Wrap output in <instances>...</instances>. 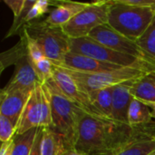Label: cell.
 Wrapping results in <instances>:
<instances>
[{
  "label": "cell",
  "mask_w": 155,
  "mask_h": 155,
  "mask_svg": "<svg viewBox=\"0 0 155 155\" xmlns=\"http://www.w3.org/2000/svg\"><path fill=\"white\" fill-rule=\"evenodd\" d=\"M50 1L47 0H37L36 3L29 9V11L26 13L25 16V25L35 22L37 18L43 16L45 14H46L49 10L50 6Z\"/></svg>",
  "instance_id": "obj_26"
},
{
  "label": "cell",
  "mask_w": 155,
  "mask_h": 155,
  "mask_svg": "<svg viewBox=\"0 0 155 155\" xmlns=\"http://www.w3.org/2000/svg\"><path fill=\"white\" fill-rule=\"evenodd\" d=\"M14 138L6 143H2L0 149V155H12V151L14 147Z\"/></svg>",
  "instance_id": "obj_29"
},
{
  "label": "cell",
  "mask_w": 155,
  "mask_h": 155,
  "mask_svg": "<svg viewBox=\"0 0 155 155\" xmlns=\"http://www.w3.org/2000/svg\"><path fill=\"white\" fill-rule=\"evenodd\" d=\"M50 5H55L44 21L51 25L63 26L74 18L77 14L89 5V3H80L74 1H54Z\"/></svg>",
  "instance_id": "obj_15"
},
{
  "label": "cell",
  "mask_w": 155,
  "mask_h": 155,
  "mask_svg": "<svg viewBox=\"0 0 155 155\" xmlns=\"http://www.w3.org/2000/svg\"><path fill=\"white\" fill-rule=\"evenodd\" d=\"M44 85L52 109V128L63 137L67 151H73L75 149L77 141L81 108L62 93L54 79H51Z\"/></svg>",
  "instance_id": "obj_2"
},
{
  "label": "cell",
  "mask_w": 155,
  "mask_h": 155,
  "mask_svg": "<svg viewBox=\"0 0 155 155\" xmlns=\"http://www.w3.org/2000/svg\"><path fill=\"white\" fill-rule=\"evenodd\" d=\"M134 81H128L114 87L113 120L115 122L128 124V111L131 102L134 98L131 94V87Z\"/></svg>",
  "instance_id": "obj_16"
},
{
  "label": "cell",
  "mask_w": 155,
  "mask_h": 155,
  "mask_svg": "<svg viewBox=\"0 0 155 155\" xmlns=\"http://www.w3.org/2000/svg\"><path fill=\"white\" fill-rule=\"evenodd\" d=\"M70 51L120 66H130L141 61L134 56L115 52L90 37L70 39Z\"/></svg>",
  "instance_id": "obj_9"
},
{
  "label": "cell",
  "mask_w": 155,
  "mask_h": 155,
  "mask_svg": "<svg viewBox=\"0 0 155 155\" xmlns=\"http://www.w3.org/2000/svg\"><path fill=\"white\" fill-rule=\"evenodd\" d=\"M65 155H83L82 153H80L79 152H77L76 150H73V151H70L68 152Z\"/></svg>",
  "instance_id": "obj_31"
},
{
  "label": "cell",
  "mask_w": 155,
  "mask_h": 155,
  "mask_svg": "<svg viewBox=\"0 0 155 155\" xmlns=\"http://www.w3.org/2000/svg\"><path fill=\"white\" fill-rule=\"evenodd\" d=\"M34 65L40 84H45V83L53 79L54 64L50 59L45 57L36 63H34Z\"/></svg>",
  "instance_id": "obj_23"
},
{
  "label": "cell",
  "mask_w": 155,
  "mask_h": 155,
  "mask_svg": "<svg viewBox=\"0 0 155 155\" xmlns=\"http://www.w3.org/2000/svg\"><path fill=\"white\" fill-rule=\"evenodd\" d=\"M153 121L151 109L141 100L133 98L128 111V124L136 127Z\"/></svg>",
  "instance_id": "obj_21"
},
{
  "label": "cell",
  "mask_w": 155,
  "mask_h": 155,
  "mask_svg": "<svg viewBox=\"0 0 155 155\" xmlns=\"http://www.w3.org/2000/svg\"><path fill=\"white\" fill-rule=\"evenodd\" d=\"M123 3L130 5H135L143 8H151L155 10V0H121Z\"/></svg>",
  "instance_id": "obj_28"
},
{
  "label": "cell",
  "mask_w": 155,
  "mask_h": 155,
  "mask_svg": "<svg viewBox=\"0 0 155 155\" xmlns=\"http://www.w3.org/2000/svg\"><path fill=\"white\" fill-rule=\"evenodd\" d=\"M143 102L151 109L152 114H153V120H155V102H145V101H143Z\"/></svg>",
  "instance_id": "obj_30"
},
{
  "label": "cell",
  "mask_w": 155,
  "mask_h": 155,
  "mask_svg": "<svg viewBox=\"0 0 155 155\" xmlns=\"http://www.w3.org/2000/svg\"><path fill=\"white\" fill-rule=\"evenodd\" d=\"M136 44L142 53L143 61L155 68V16L150 26Z\"/></svg>",
  "instance_id": "obj_20"
},
{
  "label": "cell",
  "mask_w": 155,
  "mask_h": 155,
  "mask_svg": "<svg viewBox=\"0 0 155 155\" xmlns=\"http://www.w3.org/2000/svg\"><path fill=\"white\" fill-rule=\"evenodd\" d=\"M23 35L26 40V48H27L28 55L31 58V60L34 63H36V62L45 58L46 56H45L42 47L40 46V45L35 40H34L33 38L28 36L25 32H23Z\"/></svg>",
  "instance_id": "obj_27"
},
{
  "label": "cell",
  "mask_w": 155,
  "mask_h": 155,
  "mask_svg": "<svg viewBox=\"0 0 155 155\" xmlns=\"http://www.w3.org/2000/svg\"><path fill=\"white\" fill-rule=\"evenodd\" d=\"M38 129H32L23 134H16L14 138L12 155H30Z\"/></svg>",
  "instance_id": "obj_22"
},
{
  "label": "cell",
  "mask_w": 155,
  "mask_h": 155,
  "mask_svg": "<svg viewBox=\"0 0 155 155\" xmlns=\"http://www.w3.org/2000/svg\"><path fill=\"white\" fill-rule=\"evenodd\" d=\"M32 91L21 89H6L4 87L0 94V114L11 119L13 122L19 124L22 113Z\"/></svg>",
  "instance_id": "obj_13"
},
{
  "label": "cell",
  "mask_w": 155,
  "mask_h": 155,
  "mask_svg": "<svg viewBox=\"0 0 155 155\" xmlns=\"http://www.w3.org/2000/svg\"><path fill=\"white\" fill-rule=\"evenodd\" d=\"M149 155H155V151H154V152H153V153H152L151 154H149Z\"/></svg>",
  "instance_id": "obj_32"
},
{
  "label": "cell",
  "mask_w": 155,
  "mask_h": 155,
  "mask_svg": "<svg viewBox=\"0 0 155 155\" xmlns=\"http://www.w3.org/2000/svg\"><path fill=\"white\" fill-rule=\"evenodd\" d=\"M4 54H6V57L2 56V59H6V64H14L15 65V74L5 88L32 91L39 83V80L35 70L34 62L28 55L26 40L24 35L15 46Z\"/></svg>",
  "instance_id": "obj_7"
},
{
  "label": "cell",
  "mask_w": 155,
  "mask_h": 155,
  "mask_svg": "<svg viewBox=\"0 0 155 155\" xmlns=\"http://www.w3.org/2000/svg\"><path fill=\"white\" fill-rule=\"evenodd\" d=\"M133 134V127L111 119L80 110L78 135L75 144L83 155H109Z\"/></svg>",
  "instance_id": "obj_1"
},
{
  "label": "cell",
  "mask_w": 155,
  "mask_h": 155,
  "mask_svg": "<svg viewBox=\"0 0 155 155\" xmlns=\"http://www.w3.org/2000/svg\"><path fill=\"white\" fill-rule=\"evenodd\" d=\"M155 120L133 127V134L118 149L109 155H149L155 151Z\"/></svg>",
  "instance_id": "obj_10"
},
{
  "label": "cell",
  "mask_w": 155,
  "mask_h": 155,
  "mask_svg": "<svg viewBox=\"0 0 155 155\" xmlns=\"http://www.w3.org/2000/svg\"><path fill=\"white\" fill-rule=\"evenodd\" d=\"M69 70L83 73H101L112 71L124 66L104 63L92 57L69 51L63 58L60 64H55Z\"/></svg>",
  "instance_id": "obj_14"
},
{
  "label": "cell",
  "mask_w": 155,
  "mask_h": 155,
  "mask_svg": "<svg viewBox=\"0 0 155 155\" xmlns=\"http://www.w3.org/2000/svg\"><path fill=\"white\" fill-rule=\"evenodd\" d=\"M41 155H65L68 151L63 137L52 127L42 128Z\"/></svg>",
  "instance_id": "obj_17"
},
{
  "label": "cell",
  "mask_w": 155,
  "mask_h": 155,
  "mask_svg": "<svg viewBox=\"0 0 155 155\" xmlns=\"http://www.w3.org/2000/svg\"><path fill=\"white\" fill-rule=\"evenodd\" d=\"M23 32L35 40L42 47L46 58L54 64H58L70 51V38L65 35L62 26L46 24L44 20L26 25Z\"/></svg>",
  "instance_id": "obj_5"
},
{
  "label": "cell",
  "mask_w": 155,
  "mask_h": 155,
  "mask_svg": "<svg viewBox=\"0 0 155 155\" xmlns=\"http://www.w3.org/2000/svg\"><path fill=\"white\" fill-rule=\"evenodd\" d=\"M153 69H154V70H155V68H153Z\"/></svg>",
  "instance_id": "obj_33"
},
{
  "label": "cell",
  "mask_w": 155,
  "mask_h": 155,
  "mask_svg": "<svg viewBox=\"0 0 155 155\" xmlns=\"http://www.w3.org/2000/svg\"><path fill=\"white\" fill-rule=\"evenodd\" d=\"M53 126L52 109L44 84L38 83L32 91L22 113L16 134H23L32 129Z\"/></svg>",
  "instance_id": "obj_6"
},
{
  "label": "cell",
  "mask_w": 155,
  "mask_h": 155,
  "mask_svg": "<svg viewBox=\"0 0 155 155\" xmlns=\"http://www.w3.org/2000/svg\"><path fill=\"white\" fill-rule=\"evenodd\" d=\"M53 79L62 93L70 101H72L84 112L93 115L99 116L92 105L90 96L78 86L74 77L65 68L54 64Z\"/></svg>",
  "instance_id": "obj_12"
},
{
  "label": "cell",
  "mask_w": 155,
  "mask_h": 155,
  "mask_svg": "<svg viewBox=\"0 0 155 155\" xmlns=\"http://www.w3.org/2000/svg\"><path fill=\"white\" fill-rule=\"evenodd\" d=\"M153 69L151 65L141 60L130 66H124L101 73H83L69 69L66 70L74 77L78 86L89 95L90 93L100 89L113 87L128 81L136 80L148 74Z\"/></svg>",
  "instance_id": "obj_4"
},
{
  "label": "cell",
  "mask_w": 155,
  "mask_h": 155,
  "mask_svg": "<svg viewBox=\"0 0 155 155\" xmlns=\"http://www.w3.org/2000/svg\"><path fill=\"white\" fill-rule=\"evenodd\" d=\"M114 87L100 89L89 94L91 103L99 116L113 120Z\"/></svg>",
  "instance_id": "obj_19"
},
{
  "label": "cell",
  "mask_w": 155,
  "mask_h": 155,
  "mask_svg": "<svg viewBox=\"0 0 155 155\" xmlns=\"http://www.w3.org/2000/svg\"><path fill=\"white\" fill-rule=\"evenodd\" d=\"M109 0L95 1L77 14L62 29L70 39L88 37L96 27L108 23Z\"/></svg>",
  "instance_id": "obj_8"
},
{
  "label": "cell",
  "mask_w": 155,
  "mask_h": 155,
  "mask_svg": "<svg viewBox=\"0 0 155 155\" xmlns=\"http://www.w3.org/2000/svg\"><path fill=\"white\" fill-rule=\"evenodd\" d=\"M155 10L109 0L108 25L122 35L137 42L150 26Z\"/></svg>",
  "instance_id": "obj_3"
},
{
  "label": "cell",
  "mask_w": 155,
  "mask_h": 155,
  "mask_svg": "<svg viewBox=\"0 0 155 155\" xmlns=\"http://www.w3.org/2000/svg\"><path fill=\"white\" fill-rule=\"evenodd\" d=\"M88 37L115 52L132 55L143 60L142 53L136 42L122 35L108 24L96 27L90 33Z\"/></svg>",
  "instance_id": "obj_11"
},
{
  "label": "cell",
  "mask_w": 155,
  "mask_h": 155,
  "mask_svg": "<svg viewBox=\"0 0 155 155\" xmlns=\"http://www.w3.org/2000/svg\"><path fill=\"white\" fill-rule=\"evenodd\" d=\"M37 0H4L5 4L12 10L14 19H18L26 15Z\"/></svg>",
  "instance_id": "obj_24"
},
{
  "label": "cell",
  "mask_w": 155,
  "mask_h": 155,
  "mask_svg": "<svg viewBox=\"0 0 155 155\" xmlns=\"http://www.w3.org/2000/svg\"><path fill=\"white\" fill-rule=\"evenodd\" d=\"M133 97L145 101L155 102V70L134 81L131 87Z\"/></svg>",
  "instance_id": "obj_18"
},
{
  "label": "cell",
  "mask_w": 155,
  "mask_h": 155,
  "mask_svg": "<svg viewBox=\"0 0 155 155\" xmlns=\"http://www.w3.org/2000/svg\"><path fill=\"white\" fill-rule=\"evenodd\" d=\"M17 128L16 123L0 114V140L2 143L12 140L16 135Z\"/></svg>",
  "instance_id": "obj_25"
}]
</instances>
